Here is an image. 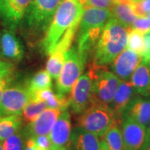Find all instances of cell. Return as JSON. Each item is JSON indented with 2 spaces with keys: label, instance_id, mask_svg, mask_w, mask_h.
Returning a JSON list of instances; mask_svg holds the SVG:
<instances>
[{
  "label": "cell",
  "instance_id": "obj_1",
  "mask_svg": "<svg viewBox=\"0 0 150 150\" xmlns=\"http://www.w3.org/2000/svg\"><path fill=\"white\" fill-rule=\"evenodd\" d=\"M83 11L79 0H63L43 35L41 46L45 54L51 53L67 30L79 22Z\"/></svg>",
  "mask_w": 150,
  "mask_h": 150
},
{
  "label": "cell",
  "instance_id": "obj_2",
  "mask_svg": "<svg viewBox=\"0 0 150 150\" xmlns=\"http://www.w3.org/2000/svg\"><path fill=\"white\" fill-rule=\"evenodd\" d=\"M129 29L111 16L97 42L92 62L107 66L127 47Z\"/></svg>",
  "mask_w": 150,
  "mask_h": 150
},
{
  "label": "cell",
  "instance_id": "obj_3",
  "mask_svg": "<svg viewBox=\"0 0 150 150\" xmlns=\"http://www.w3.org/2000/svg\"><path fill=\"white\" fill-rule=\"evenodd\" d=\"M107 9L84 8L76 35V47L82 55L88 59L94 52L106 22L111 18Z\"/></svg>",
  "mask_w": 150,
  "mask_h": 150
},
{
  "label": "cell",
  "instance_id": "obj_4",
  "mask_svg": "<svg viewBox=\"0 0 150 150\" xmlns=\"http://www.w3.org/2000/svg\"><path fill=\"white\" fill-rule=\"evenodd\" d=\"M63 0H31L20 27L24 35L35 38L45 33Z\"/></svg>",
  "mask_w": 150,
  "mask_h": 150
},
{
  "label": "cell",
  "instance_id": "obj_5",
  "mask_svg": "<svg viewBox=\"0 0 150 150\" xmlns=\"http://www.w3.org/2000/svg\"><path fill=\"white\" fill-rule=\"evenodd\" d=\"M88 72L93 81L91 104L109 106L119 87L121 80L106 66L91 62Z\"/></svg>",
  "mask_w": 150,
  "mask_h": 150
},
{
  "label": "cell",
  "instance_id": "obj_6",
  "mask_svg": "<svg viewBox=\"0 0 150 150\" xmlns=\"http://www.w3.org/2000/svg\"><path fill=\"white\" fill-rule=\"evenodd\" d=\"M76 124L100 138L113 125H120L109 106L93 104L78 115Z\"/></svg>",
  "mask_w": 150,
  "mask_h": 150
},
{
  "label": "cell",
  "instance_id": "obj_7",
  "mask_svg": "<svg viewBox=\"0 0 150 150\" xmlns=\"http://www.w3.org/2000/svg\"><path fill=\"white\" fill-rule=\"evenodd\" d=\"M88 58L79 53L76 46L67 52L64 65L59 77L56 79V92L60 95H68L75 82L85 70Z\"/></svg>",
  "mask_w": 150,
  "mask_h": 150
},
{
  "label": "cell",
  "instance_id": "obj_8",
  "mask_svg": "<svg viewBox=\"0 0 150 150\" xmlns=\"http://www.w3.org/2000/svg\"><path fill=\"white\" fill-rule=\"evenodd\" d=\"M31 99L27 85H9L0 102V116L21 115L24 108Z\"/></svg>",
  "mask_w": 150,
  "mask_h": 150
},
{
  "label": "cell",
  "instance_id": "obj_9",
  "mask_svg": "<svg viewBox=\"0 0 150 150\" xmlns=\"http://www.w3.org/2000/svg\"><path fill=\"white\" fill-rule=\"evenodd\" d=\"M93 96V81L86 72L75 82L68 95L69 108L74 115H79L91 106Z\"/></svg>",
  "mask_w": 150,
  "mask_h": 150
},
{
  "label": "cell",
  "instance_id": "obj_10",
  "mask_svg": "<svg viewBox=\"0 0 150 150\" xmlns=\"http://www.w3.org/2000/svg\"><path fill=\"white\" fill-rule=\"evenodd\" d=\"M31 0H0V22L15 31L20 27Z\"/></svg>",
  "mask_w": 150,
  "mask_h": 150
},
{
  "label": "cell",
  "instance_id": "obj_11",
  "mask_svg": "<svg viewBox=\"0 0 150 150\" xmlns=\"http://www.w3.org/2000/svg\"><path fill=\"white\" fill-rule=\"evenodd\" d=\"M62 111L59 108H47L34 121L22 128L24 136L28 139L42 135H49Z\"/></svg>",
  "mask_w": 150,
  "mask_h": 150
},
{
  "label": "cell",
  "instance_id": "obj_12",
  "mask_svg": "<svg viewBox=\"0 0 150 150\" xmlns=\"http://www.w3.org/2000/svg\"><path fill=\"white\" fill-rule=\"evenodd\" d=\"M125 150H140L146 140V127L125 116L120 125Z\"/></svg>",
  "mask_w": 150,
  "mask_h": 150
},
{
  "label": "cell",
  "instance_id": "obj_13",
  "mask_svg": "<svg viewBox=\"0 0 150 150\" xmlns=\"http://www.w3.org/2000/svg\"><path fill=\"white\" fill-rule=\"evenodd\" d=\"M141 60L140 54L126 47L110 63V70L121 81H129Z\"/></svg>",
  "mask_w": 150,
  "mask_h": 150
},
{
  "label": "cell",
  "instance_id": "obj_14",
  "mask_svg": "<svg viewBox=\"0 0 150 150\" xmlns=\"http://www.w3.org/2000/svg\"><path fill=\"white\" fill-rule=\"evenodd\" d=\"M72 131L71 116L67 108L61 112L49 134L52 150L67 148L70 142Z\"/></svg>",
  "mask_w": 150,
  "mask_h": 150
},
{
  "label": "cell",
  "instance_id": "obj_15",
  "mask_svg": "<svg viewBox=\"0 0 150 150\" xmlns=\"http://www.w3.org/2000/svg\"><path fill=\"white\" fill-rule=\"evenodd\" d=\"M138 95L129 81H121L109 107L114 112L115 119L120 125H121L125 112L130 103L135 97Z\"/></svg>",
  "mask_w": 150,
  "mask_h": 150
},
{
  "label": "cell",
  "instance_id": "obj_16",
  "mask_svg": "<svg viewBox=\"0 0 150 150\" xmlns=\"http://www.w3.org/2000/svg\"><path fill=\"white\" fill-rule=\"evenodd\" d=\"M0 54L4 59L12 63L21 61L24 57V46L12 30L4 29L0 34Z\"/></svg>",
  "mask_w": 150,
  "mask_h": 150
},
{
  "label": "cell",
  "instance_id": "obj_17",
  "mask_svg": "<svg viewBox=\"0 0 150 150\" xmlns=\"http://www.w3.org/2000/svg\"><path fill=\"white\" fill-rule=\"evenodd\" d=\"M100 145L98 136L76 126L72 129L67 150H99Z\"/></svg>",
  "mask_w": 150,
  "mask_h": 150
},
{
  "label": "cell",
  "instance_id": "obj_18",
  "mask_svg": "<svg viewBox=\"0 0 150 150\" xmlns=\"http://www.w3.org/2000/svg\"><path fill=\"white\" fill-rule=\"evenodd\" d=\"M125 116L147 127L150 120V96L137 95L129 104Z\"/></svg>",
  "mask_w": 150,
  "mask_h": 150
},
{
  "label": "cell",
  "instance_id": "obj_19",
  "mask_svg": "<svg viewBox=\"0 0 150 150\" xmlns=\"http://www.w3.org/2000/svg\"><path fill=\"white\" fill-rule=\"evenodd\" d=\"M129 81L135 91L142 96H150V63L141 60Z\"/></svg>",
  "mask_w": 150,
  "mask_h": 150
},
{
  "label": "cell",
  "instance_id": "obj_20",
  "mask_svg": "<svg viewBox=\"0 0 150 150\" xmlns=\"http://www.w3.org/2000/svg\"><path fill=\"white\" fill-rule=\"evenodd\" d=\"M31 98L42 101L50 108H59L61 110L69 108L68 95L55 93L52 88L32 93Z\"/></svg>",
  "mask_w": 150,
  "mask_h": 150
},
{
  "label": "cell",
  "instance_id": "obj_21",
  "mask_svg": "<svg viewBox=\"0 0 150 150\" xmlns=\"http://www.w3.org/2000/svg\"><path fill=\"white\" fill-rule=\"evenodd\" d=\"M112 17L127 29L131 27L138 18L132 8V4L115 3L111 10Z\"/></svg>",
  "mask_w": 150,
  "mask_h": 150
},
{
  "label": "cell",
  "instance_id": "obj_22",
  "mask_svg": "<svg viewBox=\"0 0 150 150\" xmlns=\"http://www.w3.org/2000/svg\"><path fill=\"white\" fill-rule=\"evenodd\" d=\"M22 123L21 115L0 116V142L20 130Z\"/></svg>",
  "mask_w": 150,
  "mask_h": 150
},
{
  "label": "cell",
  "instance_id": "obj_23",
  "mask_svg": "<svg viewBox=\"0 0 150 150\" xmlns=\"http://www.w3.org/2000/svg\"><path fill=\"white\" fill-rule=\"evenodd\" d=\"M67 53V52L54 49L49 54V58L46 63V70L54 79L56 80L59 77L64 65Z\"/></svg>",
  "mask_w": 150,
  "mask_h": 150
},
{
  "label": "cell",
  "instance_id": "obj_24",
  "mask_svg": "<svg viewBox=\"0 0 150 150\" xmlns=\"http://www.w3.org/2000/svg\"><path fill=\"white\" fill-rule=\"evenodd\" d=\"M101 139L110 150H125L120 125H115L110 127Z\"/></svg>",
  "mask_w": 150,
  "mask_h": 150
},
{
  "label": "cell",
  "instance_id": "obj_25",
  "mask_svg": "<svg viewBox=\"0 0 150 150\" xmlns=\"http://www.w3.org/2000/svg\"><path fill=\"white\" fill-rule=\"evenodd\" d=\"M47 108V105L44 102L31 98L22 112L21 117L23 122L27 125L34 121Z\"/></svg>",
  "mask_w": 150,
  "mask_h": 150
},
{
  "label": "cell",
  "instance_id": "obj_26",
  "mask_svg": "<svg viewBox=\"0 0 150 150\" xmlns=\"http://www.w3.org/2000/svg\"><path fill=\"white\" fill-rule=\"evenodd\" d=\"M27 87L31 93L42 90L51 88L52 77L46 70L37 72L27 83Z\"/></svg>",
  "mask_w": 150,
  "mask_h": 150
},
{
  "label": "cell",
  "instance_id": "obj_27",
  "mask_svg": "<svg viewBox=\"0 0 150 150\" xmlns=\"http://www.w3.org/2000/svg\"><path fill=\"white\" fill-rule=\"evenodd\" d=\"M27 140V138L21 129L16 134L0 142L4 150H24Z\"/></svg>",
  "mask_w": 150,
  "mask_h": 150
},
{
  "label": "cell",
  "instance_id": "obj_28",
  "mask_svg": "<svg viewBox=\"0 0 150 150\" xmlns=\"http://www.w3.org/2000/svg\"><path fill=\"white\" fill-rule=\"evenodd\" d=\"M143 34L136 30L129 29L127 48L141 55L144 48Z\"/></svg>",
  "mask_w": 150,
  "mask_h": 150
},
{
  "label": "cell",
  "instance_id": "obj_29",
  "mask_svg": "<svg viewBox=\"0 0 150 150\" xmlns=\"http://www.w3.org/2000/svg\"><path fill=\"white\" fill-rule=\"evenodd\" d=\"M115 4V0H86L82 6L83 8H97L107 9L111 11Z\"/></svg>",
  "mask_w": 150,
  "mask_h": 150
},
{
  "label": "cell",
  "instance_id": "obj_30",
  "mask_svg": "<svg viewBox=\"0 0 150 150\" xmlns=\"http://www.w3.org/2000/svg\"><path fill=\"white\" fill-rule=\"evenodd\" d=\"M129 29L136 30L142 34L150 33V20L147 17H138Z\"/></svg>",
  "mask_w": 150,
  "mask_h": 150
},
{
  "label": "cell",
  "instance_id": "obj_31",
  "mask_svg": "<svg viewBox=\"0 0 150 150\" xmlns=\"http://www.w3.org/2000/svg\"><path fill=\"white\" fill-rule=\"evenodd\" d=\"M132 8L138 17H147L150 13V0H139L133 2Z\"/></svg>",
  "mask_w": 150,
  "mask_h": 150
},
{
  "label": "cell",
  "instance_id": "obj_32",
  "mask_svg": "<svg viewBox=\"0 0 150 150\" xmlns=\"http://www.w3.org/2000/svg\"><path fill=\"white\" fill-rule=\"evenodd\" d=\"M14 71L13 63L6 60H0V79L12 76Z\"/></svg>",
  "mask_w": 150,
  "mask_h": 150
},
{
  "label": "cell",
  "instance_id": "obj_33",
  "mask_svg": "<svg viewBox=\"0 0 150 150\" xmlns=\"http://www.w3.org/2000/svg\"><path fill=\"white\" fill-rule=\"evenodd\" d=\"M35 144L43 150H52V145L49 135H42L32 138Z\"/></svg>",
  "mask_w": 150,
  "mask_h": 150
},
{
  "label": "cell",
  "instance_id": "obj_34",
  "mask_svg": "<svg viewBox=\"0 0 150 150\" xmlns=\"http://www.w3.org/2000/svg\"><path fill=\"white\" fill-rule=\"evenodd\" d=\"M144 48L141 54L142 60L150 63V33L143 35Z\"/></svg>",
  "mask_w": 150,
  "mask_h": 150
},
{
  "label": "cell",
  "instance_id": "obj_35",
  "mask_svg": "<svg viewBox=\"0 0 150 150\" xmlns=\"http://www.w3.org/2000/svg\"><path fill=\"white\" fill-rule=\"evenodd\" d=\"M12 81V76L0 79V102H1V98H2L3 94L4 93L5 90L6 89V88L8 87L9 85H11Z\"/></svg>",
  "mask_w": 150,
  "mask_h": 150
},
{
  "label": "cell",
  "instance_id": "obj_36",
  "mask_svg": "<svg viewBox=\"0 0 150 150\" xmlns=\"http://www.w3.org/2000/svg\"><path fill=\"white\" fill-rule=\"evenodd\" d=\"M24 150H43L38 146L32 138H28L26 141L25 147Z\"/></svg>",
  "mask_w": 150,
  "mask_h": 150
},
{
  "label": "cell",
  "instance_id": "obj_37",
  "mask_svg": "<svg viewBox=\"0 0 150 150\" xmlns=\"http://www.w3.org/2000/svg\"><path fill=\"white\" fill-rule=\"evenodd\" d=\"M140 150H150V136L146 138L145 143Z\"/></svg>",
  "mask_w": 150,
  "mask_h": 150
},
{
  "label": "cell",
  "instance_id": "obj_38",
  "mask_svg": "<svg viewBox=\"0 0 150 150\" xmlns=\"http://www.w3.org/2000/svg\"><path fill=\"white\" fill-rule=\"evenodd\" d=\"M115 3H127V4H133L131 0H115Z\"/></svg>",
  "mask_w": 150,
  "mask_h": 150
},
{
  "label": "cell",
  "instance_id": "obj_39",
  "mask_svg": "<svg viewBox=\"0 0 150 150\" xmlns=\"http://www.w3.org/2000/svg\"><path fill=\"white\" fill-rule=\"evenodd\" d=\"M146 134H147V136H146V138H147V137L150 136V120H149V123H148L147 127H146Z\"/></svg>",
  "mask_w": 150,
  "mask_h": 150
},
{
  "label": "cell",
  "instance_id": "obj_40",
  "mask_svg": "<svg viewBox=\"0 0 150 150\" xmlns=\"http://www.w3.org/2000/svg\"><path fill=\"white\" fill-rule=\"evenodd\" d=\"M99 150H110V149L106 147V145H105L104 142L101 141V145H100V149H99Z\"/></svg>",
  "mask_w": 150,
  "mask_h": 150
},
{
  "label": "cell",
  "instance_id": "obj_41",
  "mask_svg": "<svg viewBox=\"0 0 150 150\" xmlns=\"http://www.w3.org/2000/svg\"><path fill=\"white\" fill-rule=\"evenodd\" d=\"M86 0H79V3L81 4V6H83V4L84 3H85V1Z\"/></svg>",
  "mask_w": 150,
  "mask_h": 150
},
{
  "label": "cell",
  "instance_id": "obj_42",
  "mask_svg": "<svg viewBox=\"0 0 150 150\" xmlns=\"http://www.w3.org/2000/svg\"><path fill=\"white\" fill-rule=\"evenodd\" d=\"M0 150H4V149L3 147H2V145H1V142H0Z\"/></svg>",
  "mask_w": 150,
  "mask_h": 150
},
{
  "label": "cell",
  "instance_id": "obj_43",
  "mask_svg": "<svg viewBox=\"0 0 150 150\" xmlns=\"http://www.w3.org/2000/svg\"><path fill=\"white\" fill-rule=\"evenodd\" d=\"M56 150H67V148H61V149H56Z\"/></svg>",
  "mask_w": 150,
  "mask_h": 150
},
{
  "label": "cell",
  "instance_id": "obj_44",
  "mask_svg": "<svg viewBox=\"0 0 150 150\" xmlns=\"http://www.w3.org/2000/svg\"><path fill=\"white\" fill-rule=\"evenodd\" d=\"M131 1H132L133 2H136V1H138L139 0H131Z\"/></svg>",
  "mask_w": 150,
  "mask_h": 150
},
{
  "label": "cell",
  "instance_id": "obj_45",
  "mask_svg": "<svg viewBox=\"0 0 150 150\" xmlns=\"http://www.w3.org/2000/svg\"><path fill=\"white\" fill-rule=\"evenodd\" d=\"M147 18L149 19V20H150V13H149V15H148V16H147Z\"/></svg>",
  "mask_w": 150,
  "mask_h": 150
}]
</instances>
